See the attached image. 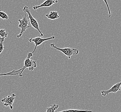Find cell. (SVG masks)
I'll return each instance as SVG.
<instances>
[{"label": "cell", "mask_w": 121, "mask_h": 112, "mask_svg": "<svg viewBox=\"0 0 121 112\" xmlns=\"http://www.w3.org/2000/svg\"><path fill=\"white\" fill-rule=\"evenodd\" d=\"M103 0L104 1V2L106 4V5H107V9H108V12H109V17H111L112 16L111 13L110 8H109V5L108 4V2H107V0Z\"/></svg>", "instance_id": "obj_16"}, {"label": "cell", "mask_w": 121, "mask_h": 112, "mask_svg": "<svg viewBox=\"0 0 121 112\" xmlns=\"http://www.w3.org/2000/svg\"><path fill=\"white\" fill-rule=\"evenodd\" d=\"M51 46L54 49L61 51L65 56L68 57L69 59H70L71 56L74 55H77L79 53V51L78 49L75 48H70V47H65V48H60L56 46L55 44L51 43L50 44Z\"/></svg>", "instance_id": "obj_3"}, {"label": "cell", "mask_w": 121, "mask_h": 112, "mask_svg": "<svg viewBox=\"0 0 121 112\" xmlns=\"http://www.w3.org/2000/svg\"><path fill=\"white\" fill-rule=\"evenodd\" d=\"M23 11L24 12L26 13H28V16H29L28 17L29 19V21H30V24H31V25L33 27L34 29H36L39 31V32L41 36H43L44 34L41 32L40 29H39V26L38 22L37 21V20L32 15L31 13L30 12V11L29 10V7H28L26 6H24L23 8Z\"/></svg>", "instance_id": "obj_4"}, {"label": "cell", "mask_w": 121, "mask_h": 112, "mask_svg": "<svg viewBox=\"0 0 121 112\" xmlns=\"http://www.w3.org/2000/svg\"><path fill=\"white\" fill-rule=\"evenodd\" d=\"M57 112H92L91 110H75V109H70V110H64L61 111Z\"/></svg>", "instance_id": "obj_13"}, {"label": "cell", "mask_w": 121, "mask_h": 112, "mask_svg": "<svg viewBox=\"0 0 121 112\" xmlns=\"http://www.w3.org/2000/svg\"><path fill=\"white\" fill-rule=\"evenodd\" d=\"M59 107V105L57 104H53L51 105L50 107H48L46 110V112H55Z\"/></svg>", "instance_id": "obj_11"}, {"label": "cell", "mask_w": 121, "mask_h": 112, "mask_svg": "<svg viewBox=\"0 0 121 112\" xmlns=\"http://www.w3.org/2000/svg\"><path fill=\"white\" fill-rule=\"evenodd\" d=\"M55 36H52L49 37V38H42L40 37H37L36 38H35L34 39H28V40L29 42H34V44H35V47L34 48V51H32V53L33 54L36 51L37 47L39 46L40 45L42 44L44 42L48 41L49 40H53V39H55Z\"/></svg>", "instance_id": "obj_5"}, {"label": "cell", "mask_w": 121, "mask_h": 112, "mask_svg": "<svg viewBox=\"0 0 121 112\" xmlns=\"http://www.w3.org/2000/svg\"><path fill=\"white\" fill-rule=\"evenodd\" d=\"M0 36L3 38H6L8 36V32H6L5 29L0 30Z\"/></svg>", "instance_id": "obj_15"}, {"label": "cell", "mask_w": 121, "mask_h": 112, "mask_svg": "<svg viewBox=\"0 0 121 112\" xmlns=\"http://www.w3.org/2000/svg\"><path fill=\"white\" fill-rule=\"evenodd\" d=\"M121 82L118 83H117L113 85L111 88L108 90H103L101 91V93L102 96L105 97L109 95L110 93H113L116 94L118 91L121 90Z\"/></svg>", "instance_id": "obj_6"}, {"label": "cell", "mask_w": 121, "mask_h": 112, "mask_svg": "<svg viewBox=\"0 0 121 112\" xmlns=\"http://www.w3.org/2000/svg\"><path fill=\"white\" fill-rule=\"evenodd\" d=\"M26 13L25 12L24 16L23 17L22 19L20 20H18L19 24L18 27L21 29L20 33L17 35V38H19L22 36V35L25 32L26 30L27 29L31 27L32 26L30 25V21L29 17H27Z\"/></svg>", "instance_id": "obj_2"}, {"label": "cell", "mask_w": 121, "mask_h": 112, "mask_svg": "<svg viewBox=\"0 0 121 112\" xmlns=\"http://www.w3.org/2000/svg\"><path fill=\"white\" fill-rule=\"evenodd\" d=\"M58 3V0H45L44 2H43L41 4L39 5V6H33V9L35 10L39 8L50 7L54 4Z\"/></svg>", "instance_id": "obj_8"}, {"label": "cell", "mask_w": 121, "mask_h": 112, "mask_svg": "<svg viewBox=\"0 0 121 112\" xmlns=\"http://www.w3.org/2000/svg\"><path fill=\"white\" fill-rule=\"evenodd\" d=\"M22 70V68L19 69L18 70H13L11 72H9L8 73H4V74H0V76H14V75H19L20 72Z\"/></svg>", "instance_id": "obj_10"}, {"label": "cell", "mask_w": 121, "mask_h": 112, "mask_svg": "<svg viewBox=\"0 0 121 112\" xmlns=\"http://www.w3.org/2000/svg\"><path fill=\"white\" fill-rule=\"evenodd\" d=\"M45 16L49 19L51 20H56L60 17L59 13L55 11H52L50 13L46 14Z\"/></svg>", "instance_id": "obj_9"}, {"label": "cell", "mask_w": 121, "mask_h": 112, "mask_svg": "<svg viewBox=\"0 0 121 112\" xmlns=\"http://www.w3.org/2000/svg\"><path fill=\"white\" fill-rule=\"evenodd\" d=\"M0 18H1L2 20H7L9 22H10L11 24H12V22L10 21L9 19V17L7 15V14L2 11L0 10Z\"/></svg>", "instance_id": "obj_12"}, {"label": "cell", "mask_w": 121, "mask_h": 112, "mask_svg": "<svg viewBox=\"0 0 121 112\" xmlns=\"http://www.w3.org/2000/svg\"><path fill=\"white\" fill-rule=\"evenodd\" d=\"M33 56V54L32 53H29L27 54V57L24 61V64L23 67L22 68V70L20 72L19 76L22 77V73L26 68H28L29 70H33L37 66L36 61H35L31 59V58Z\"/></svg>", "instance_id": "obj_1"}, {"label": "cell", "mask_w": 121, "mask_h": 112, "mask_svg": "<svg viewBox=\"0 0 121 112\" xmlns=\"http://www.w3.org/2000/svg\"><path fill=\"white\" fill-rule=\"evenodd\" d=\"M17 95L14 94H13L12 95L10 96H8L6 97L5 98L1 99V101L4 103V106L7 107L9 106L10 109L11 110H13V104L14 102L15 99Z\"/></svg>", "instance_id": "obj_7"}, {"label": "cell", "mask_w": 121, "mask_h": 112, "mask_svg": "<svg viewBox=\"0 0 121 112\" xmlns=\"http://www.w3.org/2000/svg\"><path fill=\"white\" fill-rule=\"evenodd\" d=\"M4 38H0V54H1L2 52L4 47Z\"/></svg>", "instance_id": "obj_14"}]
</instances>
